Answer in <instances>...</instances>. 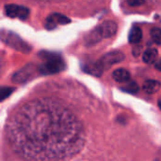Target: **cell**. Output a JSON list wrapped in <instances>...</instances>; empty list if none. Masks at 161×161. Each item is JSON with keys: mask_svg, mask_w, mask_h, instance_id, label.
I'll use <instances>...</instances> for the list:
<instances>
[{"mask_svg": "<svg viewBox=\"0 0 161 161\" xmlns=\"http://www.w3.org/2000/svg\"><path fill=\"white\" fill-rule=\"evenodd\" d=\"M12 147L29 161H57L75 155L83 146L80 123L62 106L37 100L22 107L9 120Z\"/></svg>", "mask_w": 161, "mask_h": 161, "instance_id": "cell-1", "label": "cell"}, {"mask_svg": "<svg viewBox=\"0 0 161 161\" xmlns=\"http://www.w3.org/2000/svg\"><path fill=\"white\" fill-rule=\"evenodd\" d=\"M40 57H42L44 60L43 64L40 67L42 74H57L65 68V63L62 58L56 53L42 52L40 54Z\"/></svg>", "mask_w": 161, "mask_h": 161, "instance_id": "cell-2", "label": "cell"}, {"mask_svg": "<svg viewBox=\"0 0 161 161\" xmlns=\"http://www.w3.org/2000/svg\"><path fill=\"white\" fill-rule=\"evenodd\" d=\"M0 39L3 42H5L9 47H11L17 51L23 52V53H28L31 50V47L29 46V44H27L25 41H23L14 32L1 29L0 30Z\"/></svg>", "mask_w": 161, "mask_h": 161, "instance_id": "cell-3", "label": "cell"}, {"mask_svg": "<svg viewBox=\"0 0 161 161\" xmlns=\"http://www.w3.org/2000/svg\"><path fill=\"white\" fill-rule=\"evenodd\" d=\"M125 56L120 52V51H112V52H109L106 55H104L100 60L97 62L101 67L102 69L104 70L106 67H109L115 63H119L121 61H123L125 59Z\"/></svg>", "mask_w": 161, "mask_h": 161, "instance_id": "cell-4", "label": "cell"}, {"mask_svg": "<svg viewBox=\"0 0 161 161\" xmlns=\"http://www.w3.org/2000/svg\"><path fill=\"white\" fill-rule=\"evenodd\" d=\"M6 14L10 18H19L25 20L28 17L29 9L26 7L19 6L15 4H8L5 6Z\"/></svg>", "mask_w": 161, "mask_h": 161, "instance_id": "cell-5", "label": "cell"}, {"mask_svg": "<svg viewBox=\"0 0 161 161\" xmlns=\"http://www.w3.org/2000/svg\"><path fill=\"white\" fill-rule=\"evenodd\" d=\"M69 23H71V20L67 16L60 13H53L47 17L45 22V27L51 30L57 27L58 25H67Z\"/></svg>", "mask_w": 161, "mask_h": 161, "instance_id": "cell-6", "label": "cell"}, {"mask_svg": "<svg viewBox=\"0 0 161 161\" xmlns=\"http://www.w3.org/2000/svg\"><path fill=\"white\" fill-rule=\"evenodd\" d=\"M102 38H110L113 35L116 34L117 29H118V25L115 22L113 21H106L104 22L102 25L97 26Z\"/></svg>", "mask_w": 161, "mask_h": 161, "instance_id": "cell-7", "label": "cell"}, {"mask_svg": "<svg viewBox=\"0 0 161 161\" xmlns=\"http://www.w3.org/2000/svg\"><path fill=\"white\" fill-rule=\"evenodd\" d=\"M34 67L32 66H26L18 73H16L13 76V81L16 82H25L32 77V75L34 73Z\"/></svg>", "mask_w": 161, "mask_h": 161, "instance_id": "cell-8", "label": "cell"}, {"mask_svg": "<svg viewBox=\"0 0 161 161\" xmlns=\"http://www.w3.org/2000/svg\"><path fill=\"white\" fill-rule=\"evenodd\" d=\"M102 36L101 33L98 29V27L94 28L93 30H92L85 38V42L87 45H94L97 42H99L102 40Z\"/></svg>", "mask_w": 161, "mask_h": 161, "instance_id": "cell-9", "label": "cell"}, {"mask_svg": "<svg viewBox=\"0 0 161 161\" xmlns=\"http://www.w3.org/2000/svg\"><path fill=\"white\" fill-rule=\"evenodd\" d=\"M112 77L117 82H128L130 80V73L125 69H117L112 73Z\"/></svg>", "mask_w": 161, "mask_h": 161, "instance_id": "cell-10", "label": "cell"}, {"mask_svg": "<svg viewBox=\"0 0 161 161\" xmlns=\"http://www.w3.org/2000/svg\"><path fill=\"white\" fill-rule=\"evenodd\" d=\"M142 29L139 26L134 25L131 28L130 32H129V36H128L129 42L133 43V44H137V43H139L142 41Z\"/></svg>", "mask_w": 161, "mask_h": 161, "instance_id": "cell-11", "label": "cell"}, {"mask_svg": "<svg viewBox=\"0 0 161 161\" xmlns=\"http://www.w3.org/2000/svg\"><path fill=\"white\" fill-rule=\"evenodd\" d=\"M160 83L158 80H147L143 84V91L148 94L156 93L159 91Z\"/></svg>", "mask_w": 161, "mask_h": 161, "instance_id": "cell-12", "label": "cell"}, {"mask_svg": "<svg viewBox=\"0 0 161 161\" xmlns=\"http://www.w3.org/2000/svg\"><path fill=\"white\" fill-rule=\"evenodd\" d=\"M158 58V51L156 48H149L147 49L142 56V59L145 63L151 64L154 63Z\"/></svg>", "mask_w": 161, "mask_h": 161, "instance_id": "cell-13", "label": "cell"}, {"mask_svg": "<svg viewBox=\"0 0 161 161\" xmlns=\"http://www.w3.org/2000/svg\"><path fill=\"white\" fill-rule=\"evenodd\" d=\"M85 71L89 74H92L93 75L96 76H100L102 75L103 69L102 67L98 64V63H94V64H91V65H87L85 67Z\"/></svg>", "mask_w": 161, "mask_h": 161, "instance_id": "cell-14", "label": "cell"}, {"mask_svg": "<svg viewBox=\"0 0 161 161\" xmlns=\"http://www.w3.org/2000/svg\"><path fill=\"white\" fill-rule=\"evenodd\" d=\"M123 91L126 92H129V93H137L138 91H139V86L137 85L136 82L134 81H131V82H128L126 83L123 88H122Z\"/></svg>", "mask_w": 161, "mask_h": 161, "instance_id": "cell-15", "label": "cell"}, {"mask_svg": "<svg viewBox=\"0 0 161 161\" xmlns=\"http://www.w3.org/2000/svg\"><path fill=\"white\" fill-rule=\"evenodd\" d=\"M14 89L10 87H0V102L8 98Z\"/></svg>", "mask_w": 161, "mask_h": 161, "instance_id": "cell-16", "label": "cell"}, {"mask_svg": "<svg viewBox=\"0 0 161 161\" xmlns=\"http://www.w3.org/2000/svg\"><path fill=\"white\" fill-rule=\"evenodd\" d=\"M151 38L154 41V42H156L158 45H159L161 43V34L160 29L158 27H155L151 30Z\"/></svg>", "mask_w": 161, "mask_h": 161, "instance_id": "cell-17", "label": "cell"}, {"mask_svg": "<svg viewBox=\"0 0 161 161\" xmlns=\"http://www.w3.org/2000/svg\"><path fill=\"white\" fill-rule=\"evenodd\" d=\"M128 4L130 6H141L144 4V1H128Z\"/></svg>", "mask_w": 161, "mask_h": 161, "instance_id": "cell-18", "label": "cell"}]
</instances>
